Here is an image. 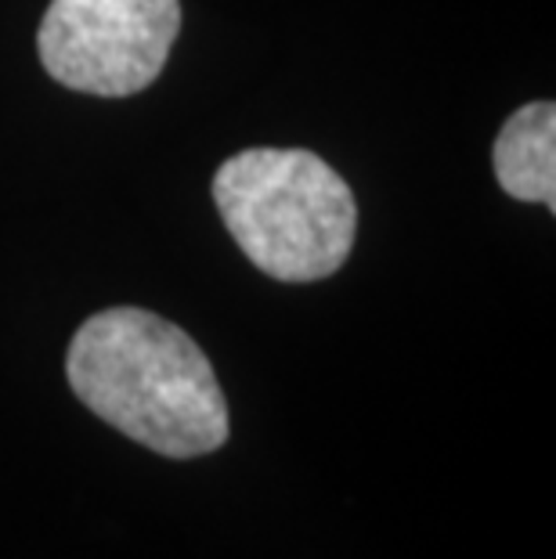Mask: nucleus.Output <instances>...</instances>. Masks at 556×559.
Wrapping results in <instances>:
<instances>
[{"label":"nucleus","mask_w":556,"mask_h":559,"mask_svg":"<svg viewBox=\"0 0 556 559\" xmlns=\"http://www.w3.org/2000/svg\"><path fill=\"white\" fill-rule=\"evenodd\" d=\"M66 376L87 408L167 459H199L228 440V404L214 365L174 321L109 307L76 329Z\"/></svg>","instance_id":"obj_1"},{"label":"nucleus","mask_w":556,"mask_h":559,"mask_svg":"<svg viewBox=\"0 0 556 559\" xmlns=\"http://www.w3.org/2000/svg\"><path fill=\"white\" fill-rule=\"evenodd\" d=\"M214 202L235 246L279 282H318L347 264L358 202L307 148H246L221 163Z\"/></svg>","instance_id":"obj_2"},{"label":"nucleus","mask_w":556,"mask_h":559,"mask_svg":"<svg viewBox=\"0 0 556 559\" xmlns=\"http://www.w3.org/2000/svg\"><path fill=\"white\" fill-rule=\"evenodd\" d=\"M181 33L177 0H51L37 51L69 91L127 98L152 87Z\"/></svg>","instance_id":"obj_3"},{"label":"nucleus","mask_w":556,"mask_h":559,"mask_svg":"<svg viewBox=\"0 0 556 559\" xmlns=\"http://www.w3.org/2000/svg\"><path fill=\"white\" fill-rule=\"evenodd\" d=\"M495 177L502 192L520 202H542L556 210V109L553 102H531L517 109L495 138Z\"/></svg>","instance_id":"obj_4"}]
</instances>
